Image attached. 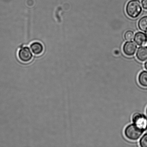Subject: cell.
Segmentation results:
<instances>
[{"label":"cell","mask_w":147,"mask_h":147,"mask_svg":"<svg viewBox=\"0 0 147 147\" xmlns=\"http://www.w3.org/2000/svg\"><path fill=\"white\" fill-rule=\"evenodd\" d=\"M144 131L133 123L126 127L125 129L124 134L125 136L128 139L136 141L141 137Z\"/></svg>","instance_id":"7a4b0ae2"},{"label":"cell","mask_w":147,"mask_h":147,"mask_svg":"<svg viewBox=\"0 0 147 147\" xmlns=\"http://www.w3.org/2000/svg\"><path fill=\"white\" fill-rule=\"evenodd\" d=\"M137 58L140 61L144 62L147 60V47L142 46L138 48L136 54Z\"/></svg>","instance_id":"52a82bcc"},{"label":"cell","mask_w":147,"mask_h":147,"mask_svg":"<svg viewBox=\"0 0 147 147\" xmlns=\"http://www.w3.org/2000/svg\"><path fill=\"white\" fill-rule=\"evenodd\" d=\"M134 41L140 46H147V37L144 33L139 32L135 34Z\"/></svg>","instance_id":"8992f818"},{"label":"cell","mask_w":147,"mask_h":147,"mask_svg":"<svg viewBox=\"0 0 147 147\" xmlns=\"http://www.w3.org/2000/svg\"><path fill=\"white\" fill-rule=\"evenodd\" d=\"M137 46L133 41L126 42L123 45V51L126 55L131 57L136 52Z\"/></svg>","instance_id":"5b68a950"},{"label":"cell","mask_w":147,"mask_h":147,"mask_svg":"<svg viewBox=\"0 0 147 147\" xmlns=\"http://www.w3.org/2000/svg\"><path fill=\"white\" fill-rule=\"evenodd\" d=\"M138 27L141 31L147 32V16L142 17L138 22Z\"/></svg>","instance_id":"30bf717a"},{"label":"cell","mask_w":147,"mask_h":147,"mask_svg":"<svg viewBox=\"0 0 147 147\" xmlns=\"http://www.w3.org/2000/svg\"><path fill=\"white\" fill-rule=\"evenodd\" d=\"M32 51L36 55H40L44 51V47L41 43L38 42H35L32 43L30 45Z\"/></svg>","instance_id":"ba28073f"},{"label":"cell","mask_w":147,"mask_h":147,"mask_svg":"<svg viewBox=\"0 0 147 147\" xmlns=\"http://www.w3.org/2000/svg\"><path fill=\"white\" fill-rule=\"evenodd\" d=\"M146 115L147 116V107L146 109Z\"/></svg>","instance_id":"9a60e30c"},{"label":"cell","mask_w":147,"mask_h":147,"mask_svg":"<svg viewBox=\"0 0 147 147\" xmlns=\"http://www.w3.org/2000/svg\"><path fill=\"white\" fill-rule=\"evenodd\" d=\"M18 57L20 61L23 63H27L32 59L33 55L29 47H23L19 50Z\"/></svg>","instance_id":"277c9868"},{"label":"cell","mask_w":147,"mask_h":147,"mask_svg":"<svg viewBox=\"0 0 147 147\" xmlns=\"http://www.w3.org/2000/svg\"><path fill=\"white\" fill-rule=\"evenodd\" d=\"M146 36H147V32H146Z\"/></svg>","instance_id":"2e32d148"},{"label":"cell","mask_w":147,"mask_h":147,"mask_svg":"<svg viewBox=\"0 0 147 147\" xmlns=\"http://www.w3.org/2000/svg\"><path fill=\"white\" fill-rule=\"evenodd\" d=\"M139 144L142 147H147V133L144 134L141 138Z\"/></svg>","instance_id":"8fae6325"},{"label":"cell","mask_w":147,"mask_h":147,"mask_svg":"<svg viewBox=\"0 0 147 147\" xmlns=\"http://www.w3.org/2000/svg\"><path fill=\"white\" fill-rule=\"evenodd\" d=\"M134 33L131 31H127L125 33L124 38L126 41H131L133 40L134 37Z\"/></svg>","instance_id":"7c38bea8"},{"label":"cell","mask_w":147,"mask_h":147,"mask_svg":"<svg viewBox=\"0 0 147 147\" xmlns=\"http://www.w3.org/2000/svg\"><path fill=\"white\" fill-rule=\"evenodd\" d=\"M139 84L143 87H147V71H143L140 73L138 76Z\"/></svg>","instance_id":"9c48e42d"},{"label":"cell","mask_w":147,"mask_h":147,"mask_svg":"<svg viewBox=\"0 0 147 147\" xmlns=\"http://www.w3.org/2000/svg\"><path fill=\"white\" fill-rule=\"evenodd\" d=\"M133 123L138 127L145 131L147 129V118L145 115L136 112L132 116Z\"/></svg>","instance_id":"3957f363"},{"label":"cell","mask_w":147,"mask_h":147,"mask_svg":"<svg viewBox=\"0 0 147 147\" xmlns=\"http://www.w3.org/2000/svg\"><path fill=\"white\" fill-rule=\"evenodd\" d=\"M145 68L146 70H147V61L145 62L144 64Z\"/></svg>","instance_id":"5bb4252c"},{"label":"cell","mask_w":147,"mask_h":147,"mask_svg":"<svg viewBox=\"0 0 147 147\" xmlns=\"http://www.w3.org/2000/svg\"><path fill=\"white\" fill-rule=\"evenodd\" d=\"M142 4L144 9L147 10V0H142Z\"/></svg>","instance_id":"4fadbf2b"},{"label":"cell","mask_w":147,"mask_h":147,"mask_svg":"<svg viewBox=\"0 0 147 147\" xmlns=\"http://www.w3.org/2000/svg\"><path fill=\"white\" fill-rule=\"evenodd\" d=\"M126 11L127 14L130 18H137L142 11L140 1L138 0H131L129 1L126 6Z\"/></svg>","instance_id":"6da1fadb"}]
</instances>
